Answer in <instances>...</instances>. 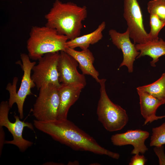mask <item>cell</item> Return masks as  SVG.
I'll return each mask as SVG.
<instances>
[{"label":"cell","instance_id":"6da1fadb","mask_svg":"<svg viewBox=\"0 0 165 165\" xmlns=\"http://www.w3.org/2000/svg\"><path fill=\"white\" fill-rule=\"evenodd\" d=\"M37 129L50 136L55 141L76 151H88L118 159L119 154L100 145L92 137L71 121L65 119L41 121L33 120Z\"/></svg>","mask_w":165,"mask_h":165},{"label":"cell","instance_id":"7a4b0ae2","mask_svg":"<svg viewBox=\"0 0 165 165\" xmlns=\"http://www.w3.org/2000/svg\"><path fill=\"white\" fill-rule=\"evenodd\" d=\"M87 15L85 6L81 7L71 2L63 3L56 0L45 16L46 25L66 36L68 40L72 39L80 36L82 22Z\"/></svg>","mask_w":165,"mask_h":165},{"label":"cell","instance_id":"3957f363","mask_svg":"<svg viewBox=\"0 0 165 165\" xmlns=\"http://www.w3.org/2000/svg\"><path fill=\"white\" fill-rule=\"evenodd\" d=\"M68 40L66 36L46 25L33 26L27 43L28 55L30 59L37 60L46 54L64 51Z\"/></svg>","mask_w":165,"mask_h":165},{"label":"cell","instance_id":"277c9868","mask_svg":"<svg viewBox=\"0 0 165 165\" xmlns=\"http://www.w3.org/2000/svg\"><path fill=\"white\" fill-rule=\"evenodd\" d=\"M106 79H100V97L97 114L98 120L107 131L113 132L122 129L129 120L126 111L120 106L114 104L109 99L106 91Z\"/></svg>","mask_w":165,"mask_h":165},{"label":"cell","instance_id":"5b68a950","mask_svg":"<svg viewBox=\"0 0 165 165\" xmlns=\"http://www.w3.org/2000/svg\"><path fill=\"white\" fill-rule=\"evenodd\" d=\"M20 58L22 62V68L24 74L19 89L17 92L16 91V85L18 81L17 77H15L12 85L9 83L6 87V90L9 93L10 96L8 103L11 108L15 103H16L20 119L24 117L23 107L24 101L27 96L32 94L31 89L35 86L31 76V71L36 63L31 62L28 55L21 53Z\"/></svg>","mask_w":165,"mask_h":165},{"label":"cell","instance_id":"8992f818","mask_svg":"<svg viewBox=\"0 0 165 165\" xmlns=\"http://www.w3.org/2000/svg\"><path fill=\"white\" fill-rule=\"evenodd\" d=\"M59 87L50 83L39 90L38 96L32 109L36 120L47 121L57 119L60 103Z\"/></svg>","mask_w":165,"mask_h":165},{"label":"cell","instance_id":"52a82bcc","mask_svg":"<svg viewBox=\"0 0 165 165\" xmlns=\"http://www.w3.org/2000/svg\"><path fill=\"white\" fill-rule=\"evenodd\" d=\"M10 107L7 101H3L0 104V127L6 128L13 137V140L5 141V144L14 145L17 146L22 152H25L31 146L33 143L24 139L22 136L24 128L27 127L34 131V126L28 122H25L20 120L19 116L14 115L15 121L11 122L8 118Z\"/></svg>","mask_w":165,"mask_h":165},{"label":"cell","instance_id":"ba28073f","mask_svg":"<svg viewBox=\"0 0 165 165\" xmlns=\"http://www.w3.org/2000/svg\"><path fill=\"white\" fill-rule=\"evenodd\" d=\"M59 53L58 52L45 54L32 68L31 77L38 90L50 83L60 86L57 68Z\"/></svg>","mask_w":165,"mask_h":165},{"label":"cell","instance_id":"9c48e42d","mask_svg":"<svg viewBox=\"0 0 165 165\" xmlns=\"http://www.w3.org/2000/svg\"><path fill=\"white\" fill-rule=\"evenodd\" d=\"M123 17L127 22V29L134 44L145 43L149 41L138 0H123Z\"/></svg>","mask_w":165,"mask_h":165},{"label":"cell","instance_id":"30bf717a","mask_svg":"<svg viewBox=\"0 0 165 165\" xmlns=\"http://www.w3.org/2000/svg\"><path fill=\"white\" fill-rule=\"evenodd\" d=\"M77 61L64 51L60 52L57 64L59 80L65 84H86V79L83 74H80L77 68Z\"/></svg>","mask_w":165,"mask_h":165},{"label":"cell","instance_id":"8fae6325","mask_svg":"<svg viewBox=\"0 0 165 165\" xmlns=\"http://www.w3.org/2000/svg\"><path fill=\"white\" fill-rule=\"evenodd\" d=\"M109 35L113 44L121 50L123 53V59L119 68L126 66L128 72L132 73L134 62L140 52L137 50L135 44L131 42L128 29H127L125 32L121 33L112 29L109 31Z\"/></svg>","mask_w":165,"mask_h":165},{"label":"cell","instance_id":"7c38bea8","mask_svg":"<svg viewBox=\"0 0 165 165\" xmlns=\"http://www.w3.org/2000/svg\"><path fill=\"white\" fill-rule=\"evenodd\" d=\"M149 135L148 132L140 129L128 130L124 133L112 135L111 140L115 145H132L134 149L131 151L132 154H143L148 150L145 142Z\"/></svg>","mask_w":165,"mask_h":165},{"label":"cell","instance_id":"4fadbf2b","mask_svg":"<svg viewBox=\"0 0 165 165\" xmlns=\"http://www.w3.org/2000/svg\"><path fill=\"white\" fill-rule=\"evenodd\" d=\"M85 86L81 84L61 83L58 88L60 103L57 119H67L70 108L78 100L82 90Z\"/></svg>","mask_w":165,"mask_h":165},{"label":"cell","instance_id":"5bb4252c","mask_svg":"<svg viewBox=\"0 0 165 165\" xmlns=\"http://www.w3.org/2000/svg\"><path fill=\"white\" fill-rule=\"evenodd\" d=\"M64 51L77 61L83 75H90L97 82H99V73L93 65L94 57L88 49L78 51L75 49L67 47Z\"/></svg>","mask_w":165,"mask_h":165},{"label":"cell","instance_id":"9a60e30c","mask_svg":"<svg viewBox=\"0 0 165 165\" xmlns=\"http://www.w3.org/2000/svg\"><path fill=\"white\" fill-rule=\"evenodd\" d=\"M137 91L139 97L141 114L145 119V125L155 120L157 108L165 102L146 92L139 90Z\"/></svg>","mask_w":165,"mask_h":165},{"label":"cell","instance_id":"2e32d148","mask_svg":"<svg viewBox=\"0 0 165 165\" xmlns=\"http://www.w3.org/2000/svg\"><path fill=\"white\" fill-rule=\"evenodd\" d=\"M135 47L140 53L137 57L148 56L152 59L150 62L151 65L156 66V63L161 57L165 55V41L160 38L157 40L149 41L143 44H137Z\"/></svg>","mask_w":165,"mask_h":165},{"label":"cell","instance_id":"e0dca14e","mask_svg":"<svg viewBox=\"0 0 165 165\" xmlns=\"http://www.w3.org/2000/svg\"><path fill=\"white\" fill-rule=\"evenodd\" d=\"M105 26V22L103 21L93 32L68 40L66 43V47L73 49L79 47L82 50L88 49L90 45L96 43L102 39V32Z\"/></svg>","mask_w":165,"mask_h":165},{"label":"cell","instance_id":"ac0fdd59","mask_svg":"<svg viewBox=\"0 0 165 165\" xmlns=\"http://www.w3.org/2000/svg\"><path fill=\"white\" fill-rule=\"evenodd\" d=\"M137 90L146 92L165 102V72L153 83L138 87Z\"/></svg>","mask_w":165,"mask_h":165},{"label":"cell","instance_id":"d6986e66","mask_svg":"<svg viewBox=\"0 0 165 165\" xmlns=\"http://www.w3.org/2000/svg\"><path fill=\"white\" fill-rule=\"evenodd\" d=\"M149 24L150 31L148 33L149 41L157 40L161 30L165 26V21L160 19L154 14H150Z\"/></svg>","mask_w":165,"mask_h":165},{"label":"cell","instance_id":"ffe728a7","mask_svg":"<svg viewBox=\"0 0 165 165\" xmlns=\"http://www.w3.org/2000/svg\"><path fill=\"white\" fill-rule=\"evenodd\" d=\"M147 10L150 14H154L165 21V0L150 1L147 3Z\"/></svg>","mask_w":165,"mask_h":165},{"label":"cell","instance_id":"44dd1931","mask_svg":"<svg viewBox=\"0 0 165 165\" xmlns=\"http://www.w3.org/2000/svg\"><path fill=\"white\" fill-rule=\"evenodd\" d=\"M150 146H160L165 144V122L159 127L152 129Z\"/></svg>","mask_w":165,"mask_h":165},{"label":"cell","instance_id":"7402d4cb","mask_svg":"<svg viewBox=\"0 0 165 165\" xmlns=\"http://www.w3.org/2000/svg\"><path fill=\"white\" fill-rule=\"evenodd\" d=\"M147 160L143 155L139 154H135L131 158L130 165H144L147 161Z\"/></svg>","mask_w":165,"mask_h":165},{"label":"cell","instance_id":"603a6c76","mask_svg":"<svg viewBox=\"0 0 165 165\" xmlns=\"http://www.w3.org/2000/svg\"><path fill=\"white\" fill-rule=\"evenodd\" d=\"M154 150L158 157L159 165H165V154L163 145L155 146Z\"/></svg>","mask_w":165,"mask_h":165},{"label":"cell","instance_id":"cb8c5ba5","mask_svg":"<svg viewBox=\"0 0 165 165\" xmlns=\"http://www.w3.org/2000/svg\"><path fill=\"white\" fill-rule=\"evenodd\" d=\"M3 127H0V155L2 153V150L4 145L5 144V134L3 130Z\"/></svg>","mask_w":165,"mask_h":165},{"label":"cell","instance_id":"d4e9b609","mask_svg":"<svg viewBox=\"0 0 165 165\" xmlns=\"http://www.w3.org/2000/svg\"><path fill=\"white\" fill-rule=\"evenodd\" d=\"M68 165H79V162L77 161H69L68 163Z\"/></svg>","mask_w":165,"mask_h":165},{"label":"cell","instance_id":"484cf974","mask_svg":"<svg viewBox=\"0 0 165 165\" xmlns=\"http://www.w3.org/2000/svg\"><path fill=\"white\" fill-rule=\"evenodd\" d=\"M158 119H161L163 118H165V115L162 116H158Z\"/></svg>","mask_w":165,"mask_h":165},{"label":"cell","instance_id":"4316f807","mask_svg":"<svg viewBox=\"0 0 165 165\" xmlns=\"http://www.w3.org/2000/svg\"><path fill=\"white\" fill-rule=\"evenodd\" d=\"M94 164H91V165H100L99 163H94Z\"/></svg>","mask_w":165,"mask_h":165}]
</instances>
